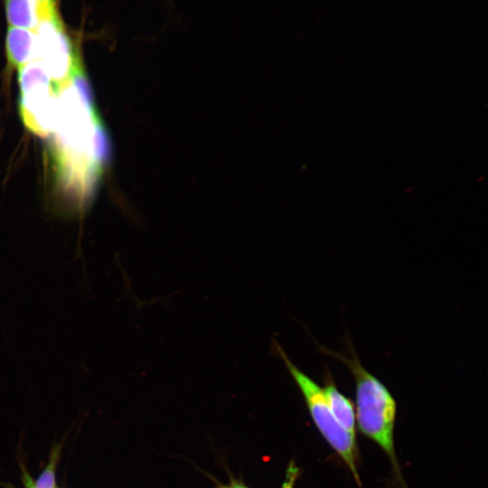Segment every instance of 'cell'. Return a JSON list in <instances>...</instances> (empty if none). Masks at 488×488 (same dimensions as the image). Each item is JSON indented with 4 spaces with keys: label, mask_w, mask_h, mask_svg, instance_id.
<instances>
[{
    "label": "cell",
    "mask_w": 488,
    "mask_h": 488,
    "mask_svg": "<svg viewBox=\"0 0 488 488\" xmlns=\"http://www.w3.org/2000/svg\"><path fill=\"white\" fill-rule=\"evenodd\" d=\"M345 352H334L323 345L318 349L343 363L355 382L357 420L361 431L376 442L397 465L394 452V425L397 406L387 387L367 371L358 357L351 339Z\"/></svg>",
    "instance_id": "1"
},
{
    "label": "cell",
    "mask_w": 488,
    "mask_h": 488,
    "mask_svg": "<svg viewBox=\"0 0 488 488\" xmlns=\"http://www.w3.org/2000/svg\"><path fill=\"white\" fill-rule=\"evenodd\" d=\"M274 351L283 361L285 367L300 389L318 430L343 458L354 479L361 485L356 465L355 436L341 427L330 409L323 389L290 361L284 349L276 341H274Z\"/></svg>",
    "instance_id": "2"
},
{
    "label": "cell",
    "mask_w": 488,
    "mask_h": 488,
    "mask_svg": "<svg viewBox=\"0 0 488 488\" xmlns=\"http://www.w3.org/2000/svg\"><path fill=\"white\" fill-rule=\"evenodd\" d=\"M35 33L37 59L43 63L60 89L70 80L79 52L71 44L59 12L39 13Z\"/></svg>",
    "instance_id": "3"
},
{
    "label": "cell",
    "mask_w": 488,
    "mask_h": 488,
    "mask_svg": "<svg viewBox=\"0 0 488 488\" xmlns=\"http://www.w3.org/2000/svg\"><path fill=\"white\" fill-rule=\"evenodd\" d=\"M20 91L19 110L25 127L41 136L53 132L58 115L59 89L56 85H37Z\"/></svg>",
    "instance_id": "4"
},
{
    "label": "cell",
    "mask_w": 488,
    "mask_h": 488,
    "mask_svg": "<svg viewBox=\"0 0 488 488\" xmlns=\"http://www.w3.org/2000/svg\"><path fill=\"white\" fill-rule=\"evenodd\" d=\"M8 64L19 69L37 59V37L34 31L9 26L5 37Z\"/></svg>",
    "instance_id": "5"
},
{
    "label": "cell",
    "mask_w": 488,
    "mask_h": 488,
    "mask_svg": "<svg viewBox=\"0 0 488 488\" xmlns=\"http://www.w3.org/2000/svg\"><path fill=\"white\" fill-rule=\"evenodd\" d=\"M324 380L325 385L323 391L333 417L341 427L355 436V415L352 403L338 389L329 371L325 372Z\"/></svg>",
    "instance_id": "6"
},
{
    "label": "cell",
    "mask_w": 488,
    "mask_h": 488,
    "mask_svg": "<svg viewBox=\"0 0 488 488\" xmlns=\"http://www.w3.org/2000/svg\"><path fill=\"white\" fill-rule=\"evenodd\" d=\"M6 20L11 27L36 30L39 23L35 0H5Z\"/></svg>",
    "instance_id": "7"
},
{
    "label": "cell",
    "mask_w": 488,
    "mask_h": 488,
    "mask_svg": "<svg viewBox=\"0 0 488 488\" xmlns=\"http://www.w3.org/2000/svg\"><path fill=\"white\" fill-rule=\"evenodd\" d=\"M59 451L58 447L54 448L48 465L35 482H33L27 474H23L25 488H55V469L59 459Z\"/></svg>",
    "instance_id": "8"
},
{
    "label": "cell",
    "mask_w": 488,
    "mask_h": 488,
    "mask_svg": "<svg viewBox=\"0 0 488 488\" xmlns=\"http://www.w3.org/2000/svg\"><path fill=\"white\" fill-rule=\"evenodd\" d=\"M38 5V13L57 12V0H35Z\"/></svg>",
    "instance_id": "9"
},
{
    "label": "cell",
    "mask_w": 488,
    "mask_h": 488,
    "mask_svg": "<svg viewBox=\"0 0 488 488\" xmlns=\"http://www.w3.org/2000/svg\"><path fill=\"white\" fill-rule=\"evenodd\" d=\"M297 475V469L294 465H290L287 469L286 481L282 488H293Z\"/></svg>",
    "instance_id": "10"
},
{
    "label": "cell",
    "mask_w": 488,
    "mask_h": 488,
    "mask_svg": "<svg viewBox=\"0 0 488 488\" xmlns=\"http://www.w3.org/2000/svg\"><path fill=\"white\" fill-rule=\"evenodd\" d=\"M218 488H248L245 484L238 481H232L228 484H221Z\"/></svg>",
    "instance_id": "11"
}]
</instances>
